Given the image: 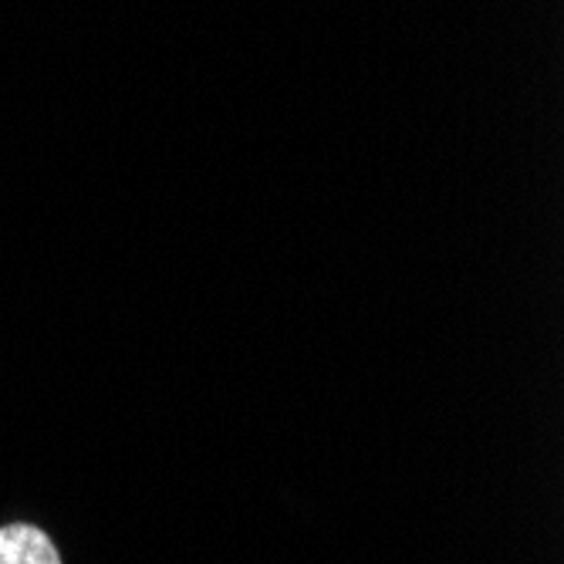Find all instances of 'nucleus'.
<instances>
[{"label":"nucleus","mask_w":564,"mask_h":564,"mask_svg":"<svg viewBox=\"0 0 564 564\" xmlns=\"http://www.w3.org/2000/svg\"><path fill=\"white\" fill-rule=\"evenodd\" d=\"M0 564H62L58 547L34 524L0 528Z\"/></svg>","instance_id":"nucleus-1"}]
</instances>
